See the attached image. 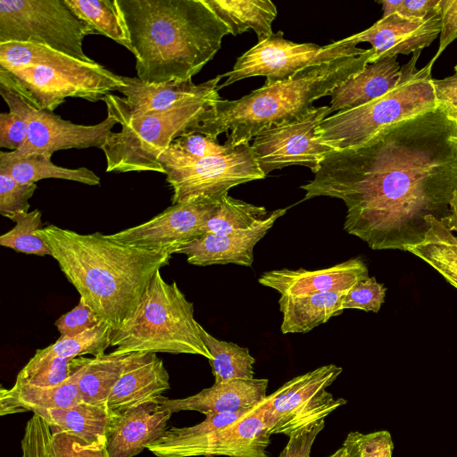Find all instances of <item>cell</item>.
Segmentation results:
<instances>
[{
  "instance_id": "obj_1",
  "label": "cell",
  "mask_w": 457,
  "mask_h": 457,
  "mask_svg": "<svg viewBox=\"0 0 457 457\" xmlns=\"http://www.w3.org/2000/svg\"><path fill=\"white\" fill-rule=\"evenodd\" d=\"M313 174L300 187L303 201L341 199L348 234L373 250L407 251L423 240L428 218L457 214V123L437 107L333 150Z\"/></svg>"
},
{
  "instance_id": "obj_2",
  "label": "cell",
  "mask_w": 457,
  "mask_h": 457,
  "mask_svg": "<svg viewBox=\"0 0 457 457\" xmlns=\"http://www.w3.org/2000/svg\"><path fill=\"white\" fill-rule=\"evenodd\" d=\"M68 281L112 330L127 322L167 253L121 244L100 232L79 234L51 224L37 232Z\"/></svg>"
},
{
  "instance_id": "obj_3",
  "label": "cell",
  "mask_w": 457,
  "mask_h": 457,
  "mask_svg": "<svg viewBox=\"0 0 457 457\" xmlns=\"http://www.w3.org/2000/svg\"><path fill=\"white\" fill-rule=\"evenodd\" d=\"M136 58L149 84L192 79L230 34L205 0H117Z\"/></svg>"
},
{
  "instance_id": "obj_4",
  "label": "cell",
  "mask_w": 457,
  "mask_h": 457,
  "mask_svg": "<svg viewBox=\"0 0 457 457\" xmlns=\"http://www.w3.org/2000/svg\"><path fill=\"white\" fill-rule=\"evenodd\" d=\"M373 54L369 48L361 54L308 66L237 100H214L200 116L196 133L217 139L230 130L225 145L235 148L249 144L261 131L308 114L315 108L314 101L330 96L337 86L361 72Z\"/></svg>"
},
{
  "instance_id": "obj_5",
  "label": "cell",
  "mask_w": 457,
  "mask_h": 457,
  "mask_svg": "<svg viewBox=\"0 0 457 457\" xmlns=\"http://www.w3.org/2000/svg\"><path fill=\"white\" fill-rule=\"evenodd\" d=\"M194 312L177 283L166 282L157 270L131 318L112 331V353H187L211 361Z\"/></svg>"
},
{
  "instance_id": "obj_6",
  "label": "cell",
  "mask_w": 457,
  "mask_h": 457,
  "mask_svg": "<svg viewBox=\"0 0 457 457\" xmlns=\"http://www.w3.org/2000/svg\"><path fill=\"white\" fill-rule=\"evenodd\" d=\"M220 95L188 99L162 112L130 115L119 102V96H104L107 113L120 125L119 132L106 138L101 150L106 160V172L155 171L164 174L158 157L173 140L196 133L202 113Z\"/></svg>"
},
{
  "instance_id": "obj_7",
  "label": "cell",
  "mask_w": 457,
  "mask_h": 457,
  "mask_svg": "<svg viewBox=\"0 0 457 457\" xmlns=\"http://www.w3.org/2000/svg\"><path fill=\"white\" fill-rule=\"evenodd\" d=\"M421 51L401 68L395 86L376 100L325 118L316 129L319 140L334 150L358 147L378 131L406 119L437 108L430 61L416 67Z\"/></svg>"
},
{
  "instance_id": "obj_8",
  "label": "cell",
  "mask_w": 457,
  "mask_h": 457,
  "mask_svg": "<svg viewBox=\"0 0 457 457\" xmlns=\"http://www.w3.org/2000/svg\"><path fill=\"white\" fill-rule=\"evenodd\" d=\"M158 161L173 192L172 205L219 204L231 187L265 178L250 144L204 158L169 146Z\"/></svg>"
},
{
  "instance_id": "obj_9",
  "label": "cell",
  "mask_w": 457,
  "mask_h": 457,
  "mask_svg": "<svg viewBox=\"0 0 457 457\" xmlns=\"http://www.w3.org/2000/svg\"><path fill=\"white\" fill-rule=\"evenodd\" d=\"M3 69V68H0ZM7 79L35 107L54 111L68 97L89 102L119 91L121 76L93 62L72 59L68 62L0 70Z\"/></svg>"
},
{
  "instance_id": "obj_10",
  "label": "cell",
  "mask_w": 457,
  "mask_h": 457,
  "mask_svg": "<svg viewBox=\"0 0 457 457\" xmlns=\"http://www.w3.org/2000/svg\"><path fill=\"white\" fill-rule=\"evenodd\" d=\"M88 35L96 33L64 0H0V43L44 45L93 62L82 47Z\"/></svg>"
},
{
  "instance_id": "obj_11",
  "label": "cell",
  "mask_w": 457,
  "mask_h": 457,
  "mask_svg": "<svg viewBox=\"0 0 457 457\" xmlns=\"http://www.w3.org/2000/svg\"><path fill=\"white\" fill-rule=\"evenodd\" d=\"M366 49L347 37L327 46L313 43H295L283 37L278 31L237 58L233 69L221 74L226 81L218 90L243 79L265 76V83H274L291 78L299 71L335 60L339 57L361 54Z\"/></svg>"
},
{
  "instance_id": "obj_12",
  "label": "cell",
  "mask_w": 457,
  "mask_h": 457,
  "mask_svg": "<svg viewBox=\"0 0 457 457\" xmlns=\"http://www.w3.org/2000/svg\"><path fill=\"white\" fill-rule=\"evenodd\" d=\"M342 368L328 364L299 375L266 398L264 420L270 435L294 432L324 420L347 401L335 398L327 388Z\"/></svg>"
},
{
  "instance_id": "obj_13",
  "label": "cell",
  "mask_w": 457,
  "mask_h": 457,
  "mask_svg": "<svg viewBox=\"0 0 457 457\" xmlns=\"http://www.w3.org/2000/svg\"><path fill=\"white\" fill-rule=\"evenodd\" d=\"M0 94L9 107L28 124V139L18 151L22 154H45L48 156L59 150L102 148L112 129L118 124L110 113L95 125H80L62 120L52 112L32 105L4 78L0 77Z\"/></svg>"
},
{
  "instance_id": "obj_14",
  "label": "cell",
  "mask_w": 457,
  "mask_h": 457,
  "mask_svg": "<svg viewBox=\"0 0 457 457\" xmlns=\"http://www.w3.org/2000/svg\"><path fill=\"white\" fill-rule=\"evenodd\" d=\"M266 398L228 426L193 436L162 434L146 449L157 457H270Z\"/></svg>"
},
{
  "instance_id": "obj_15",
  "label": "cell",
  "mask_w": 457,
  "mask_h": 457,
  "mask_svg": "<svg viewBox=\"0 0 457 457\" xmlns=\"http://www.w3.org/2000/svg\"><path fill=\"white\" fill-rule=\"evenodd\" d=\"M329 114L328 106L315 107L297 120L258 133L251 147L264 175L294 165L308 167L314 172L334 150L316 136L317 127Z\"/></svg>"
},
{
  "instance_id": "obj_16",
  "label": "cell",
  "mask_w": 457,
  "mask_h": 457,
  "mask_svg": "<svg viewBox=\"0 0 457 457\" xmlns=\"http://www.w3.org/2000/svg\"><path fill=\"white\" fill-rule=\"evenodd\" d=\"M219 204H174L142 224L108 236L121 244L171 255L205 234L204 227Z\"/></svg>"
},
{
  "instance_id": "obj_17",
  "label": "cell",
  "mask_w": 457,
  "mask_h": 457,
  "mask_svg": "<svg viewBox=\"0 0 457 457\" xmlns=\"http://www.w3.org/2000/svg\"><path fill=\"white\" fill-rule=\"evenodd\" d=\"M440 30L441 15L407 19L394 13L347 38L356 44L370 43L374 54L369 63H374L386 57L422 51L437 37Z\"/></svg>"
},
{
  "instance_id": "obj_18",
  "label": "cell",
  "mask_w": 457,
  "mask_h": 457,
  "mask_svg": "<svg viewBox=\"0 0 457 457\" xmlns=\"http://www.w3.org/2000/svg\"><path fill=\"white\" fill-rule=\"evenodd\" d=\"M160 399L112 411L106 435L109 457H134L162 436L172 412Z\"/></svg>"
},
{
  "instance_id": "obj_19",
  "label": "cell",
  "mask_w": 457,
  "mask_h": 457,
  "mask_svg": "<svg viewBox=\"0 0 457 457\" xmlns=\"http://www.w3.org/2000/svg\"><path fill=\"white\" fill-rule=\"evenodd\" d=\"M368 277L365 262L355 257L322 270L285 268L267 271L261 275L258 282L277 290L281 295L297 296L348 291L356 282Z\"/></svg>"
},
{
  "instance_id": "obj_20",
  "label": "cell",
  "mask_w": 457,
  "mask_h": 457,
  "mask_svg": "<svg viewBox=\"0 0 457 457\" xmlns=\"http://www.w3.org/2000/svg\"><path fill=\"white\" fill-rule=\"evenodd\" d=\"M287 209L271 212L269 217L245 231L228 234H204L179 248L176 253L187 256L188 263L197 266L235 263L250 267L253 248Z\"/></svg>"
},
{
  "instance_id": "obj_21",
  "label": "cell",
  "mask_w": 457,
  "mask_h": 457,
  "mask_svg": "<svg viewBox=\"0 0 457 457\" xmlns=\"http://www.w3.org/2000/svg\"><path fill=\"white\" fill-rule=\"evenodd\" d=\"M169 380L164 363L156 353H128L122 373L110 394L108 409L116 412L157 401L170 388Z\"/></svg>"
},
{
  "instance_id": "obj_22",
  "label": "cell",
  "mask_w": 457,
  "mask_h": 457,
  "mask_svg": "<svg viewBox=\"0 0 457 457\" xmlns=\"http://www.w3.org/2000/svg\"><path fill=\"white\" fill-rule=\"evenodd\" d=\"M221 75L201 84L192 79L149 84L137 78L121 76L124 85L119 89L124 97L119 102L130 115H142L151 112L169 110L188 99L219 94Z\"/></svg>"
},
{
  "instance_id": "obj_23",
  "label": "cell",
  "mask_w": 457,
  "mask_h": 457,
  "mask_svg": "<svg viewBox=\"0 0 457 457\" xmlns=\"http://www.w3.org/2000/svg\"><path fill=\"white\" fill-rule=\"evenodd\" d=\"M269 380L266 378L233 379L214 382L199 393L179 399L162 396L160 401L172 413L196 411L207 413L237 411L251 408L262 402L267 395Z\"/></svg>"
},
{
  "instance_id": "obj_24",
  "label": "cell",
  "mask_w": 457,
  "mask_h": 457,
  "mask_svg": "<svg viewBox=\"0 0 457 457\" xmlns=\"http://www.w3.org/2000/svg\"><path fill=\"white\" fill-rule=\"evenodd\" d=\"M71 375L54 386H34L17 384L10 388L1 387V415L33 411L35 409L69 408L83 403L78 382L82 373L80 357L71 361Z\"/></svg>"
},
{
  "instance_id": "obj_25",
  "label": "cell",
  "mask_w": 457,
  "mask_h": 457,
  "mask_svg": "<svg viewBox=\"0 0 457 457\" xmlns=\"http://www.w3.org/2000/svg\"><path fill=\"white\" fill-rule=\"evenodd\" d=\"M401 68L397 56L367 64L361 72L331 92L329 112L358 108L382 96L397 83Z\"/></svg>"
},
{
  "instance_id": "obj_26",
  "label": "cell",
  "mask_w": 457,
  "mask_h": 457,
  "mask_svg": "<svg viewBox=\"0 0 457 457\" xmlns=\"http://www.w3.org/2000/svg\"><path fill=\"white\" fill-rule=\"evenodd\" d=\"M21 457H109L105 446L91 445L64 432L54 431L33 413L21 441Z\"/></svg>"
},
{
  "instance_id": "obj_27",
  "label": "cell",
  "mask_w": 457,
  "mask_h": 457,
  "mask_svg": "<svg viewBox=\"0 0 457 457\" xmlns=\"http://www.w3.org/2000/svg\"><path fill=\"white\" fill-rule=\"evenodd\" d=\"M54 431L64 432L91 445L105 446L112 411L86 403L69 408L35 409Z\"/></svg>"
},
{
  "instance_id": "obj_28",
  "label": "cell",
  "mask_w": 457,
  "mask_h": 457,
  "mask_svg": "<svg viewBox=\"0 0 457 457\" xmlns=\"http://www.w3.org/2000/svg\"><path fill=\"white\" fill-rule=\"evenodd\" d=\"M346 292L281 295L278 304L283 314L282 334L307 333L332 317L340 315L344 311L342 304Z\"/></svg>"
},
{
  "instance_id": "obj_29",
  "label": "cell",
  "mask_w": 457,
  "mask_h": 457,
  "mask_svg": "<svg viewBox=\"0 0 457 457\" xmlns=\"http://www.w3.org/2000/svg\"><path fill=\"white\" fill-rule=\"evenodd\" d=\"M428 229L423 240L407 249L436 270L457 288V214L453 217L427 220Z\"/></svg>"
},
{
  "instance_id": "obj_30",
  "label": "cell",
  "mask_w": 457,
  "mask_h": 457,
  "mask_svg": "<svg viewBox=\"0 0 457 457\" xmlns=\"http://www.w3.org/2000/svg\"><path fill=\"white\" fill-rule=\"evenodd\" d=\"M0 170L22 184H36L44 179H59L88 186L100 185V178L86 167L69 169L58 166L45 154H22L18 151L0 152Z\"/></svg>"
},
{
  "instance_id": "obj_31",
  "label": "cell",
  "mask_w": 457,
  "mask_h": 457,
  "mask_svg": "<svg viewBox=\"0 0 457 457\" xmlns=\"http://www.w3.org/2000/svg\"><path fill=\"white\" fill-rule=\"evenodd\" d=\"M215 14L237 36L253 29L258 40L270 37L277 8L270 0H205Z\"/></svg>"
},
{
  "instance_id": "obj_32",
  "label": "cell",
  "mask_w": 457,
  "mask_h": 457,
  "mask_svg": "<svg viewBox=\"0 0 457 457\" xmlns=\"http://www.w3.org/2000/svg\"><path fill=\"white\" fill-rule=\"evenodd\" d=\"M111 336L112 328L104 322H101L76 337L61 336L49 346L37 350L17 377H26L55 357L74 359L85 354H91L94 357L103 355L105 350L111 346Z\"/></svg>"
},
{
  "instance_id": "obj_33",
  "label": "cell",
  "mask_w": 457,
  "mask_h": 457,
  "mask_svg": "<svg viewBox=\"0 0 457 457\" xmlns=\"http://www.w3.org/2000/svg\"><path fill=\"white\" fill-rule=\"evenodd\" d=\"M125 356L112 353L93 358L80 356L82 373L78 386L83 403L108 408V399L122 373Z\"/></svg>"
},
{
  "instance_id": "obj_34",
  "label": "cell",
  "mask_w": 457,
  "mask_h": 457,
  "mask_svg": "<svg viewBox=\"0 0 457 457\" xmlns=\"http://www.w3.org/2000/svg\"><path fill=\"white\" fill-rule=\"evenodd\" d=\"M96 34L107 37L134 54L129 32L117 0H64Z\"/></svg>"
},
{
  "instance_id": "obj_35",
  "label": "cell",
  "mask_w": 457,
  "mask_h": 457,
  "mask_svg": "<svg viewBox=\"0 0 457 457\" xmlns=\"http://www.w3.org/2000/svg\"><path fill=\"white\" fill-rule=\"evenodd\" d=\"M199 329L212 356L209 362L215 382L254 378L255 359L250 354L248 348L232 342L219 340L208 333L202 325H199Z\"/></svg>"
},
{
  "instance_id": "obj_36",
  "label": "cell",
  "mask_w": 457,
  "mask_h": 457,
  "mask_svg": "<svg viewBox=\"0 0 457 457\" xmlns=\"http://www.w3.org/2000/svg\"><path fill=\"white\" fill-rule=\"evenodd\" d=\"M270 212L263 206H256L226 195L208 220L205 234H228L245 231L265 220Z\"/></svg>"
},
{
  "instance_id": "obj_37",
  "label": "cell",
  "mask_w": 457,
  "mask_h": 457,
  "mask_svg": "<svg viewBox=\"0 0 457 457\" xmlns=\"http://www.w3.org/2000/svg\"><path fill=\"white\" fill-rule=\"evenodd\" d=\"M41 216L37 209L14 216L16 225L0 237V245L26 254L52 256L48 245L37 235L44 228Z\"/></svg>"
},
{
  "instance_id": "obj_38",
  "label": "cell",
  "mask_w": 457,
  "mask_h": 457,
  "mask_svg": "<svg viewBox=\"0 0 457 457\" xmlns=\"http://www.w3.org/2000/svg\"><path fill=\"white\" fill-rule=\"evenodd\" d=\"M342 447L345 457H392L394 443L386 430L368 434L353 431L346 436Z\"/></svg>"
},
{
  "instance_id": "obj_39",
  "label": "cell",
  "mask_w": 457,
  "mask_h": 457,
  "mask_svg": "<svg viewBox=\"0 0 457 457\" xmlns=\"http://www.w3.org/2000/svg\"><path fill=\"white\" fill-rule=\"evenodd\" d=\"M37 187V184L20 183L0 170V213L12 220L17 214L29 212V200Z\"/></svg>"
},
{
  "instance_id": "obj_40",
  "label": "cell",
  "mask_w": 457,
  "mask_h": 457,
  "mask_svg": "<svg viewBox=\"0 0 457 457\" xmlns=\"http://www.w3.org/2000/svg\"><path fill=\"white\" fill-rule=\"evenodd\" d=\"M386 288L375 277H368L356 282L345 295L343 310L357 309L378 312L385 302Z\"/></svg>"
},
{
  "instance_id": "obj_41",
  "label": "cell",
  "mask_w": 457,
  "mask_h": 457,
  "mask_svg": "<svg viewBox=\"0 0 457 457\" xmlns=\"http://www.w3.org/2000/svg\"><path fill=\"white\" fill-rule=\"evenodd\" d=\"M71 360L62 357L53 358L26 377H17L15 383L42 387L60 385L71 375Z\"/></svg>"
},
{
  "instance_id": "obj_42",
  "label": "cell",
  "mask_w": 457,
  "mask_h": 457,
  "mask_svg": "<svg viewBox=\"0 0 457 457\" xmlns=\"http://www.w3.org/2000/svg\"><path fill=\"white\" fill-rule=\"evenodd\" d=\"M103 322L96 313L79 298V304L62 314L55 326L63 337H76Z\"/></svg>"
},
{
  "instance_id": "obj_43",
  "label": "cell",
  "mask_w": 457,
  "mask_h": 457,
  "mask_svg": "<svg viewBox=\"0 0 457 457\" xmlns=\"http://www.w3.org/2000/svg\"><path fill=\"white\" fill-rule=\"evenodd\" d=\"M170 146L195 158L219 155L232 149L199 133L183 135L173 140Z\"/></svg>"
},
{
  "instance_id": "obj_44",
  "label": "cell",
  "mask_w": 457,
  "mask_h": 457,
  "mask_svg": "<svg viewBox=\"0 0 457 457\" xmlns=\"http://www.w3.org/2000/svg\"><path fill=\"white\" fill-rule=\"evenodd\" d=\"M251 408L243 409L237 411L207 413L205 414V420L195 426L184 428L173 427L166 429L163 434L171 436H193L212 432L235 422L249 411Z\"/></svg>"
},
{
  "instance_id": "obj_45",
  "label": "cell",
  "mask_w": 457,
  "mask_h": 457,
  "mask_svg": "<svg viewBox=\"0 0 457 457\" xmlns=\"http://www.w3.org/2000/svg\"><path fill=\"white\" fill-rule=\"evenodd\" d=\"M28 124L20 115L8 112L0 113V147L19 151L28 139Z\"/></svg>"
},
{
  "instance_id": "obj_46",
  "label": "cell",
  "mask_w": 457,
  "mask_h": 457,
  "mask_svg": "<svg viewBox=\"0 0 457 457\" xmlns=\"http://www.w3.org/2000/svg\"><path fill=\"white\" fill-rule=\"evenodd\" d=\"M324 427L325 420L292 433L278 457H310L312 445Z\"/></svg>"
},
{
  "instance_id": "obj_47",
  "label": "cell",
  "mask_w": 457,
  "mask_h": 457,
  "mask_svg": "<svg viewBox=\"0 0 457 457\" xmlns=\"http://www.w3.org/2000/svg\"><path fill=\"white\" fill-rule=\"evenodd\" d=\"M432 83L437 107L457 123V73Z\"/></svg>"
},
{
  "instance_id": "obj_48",
  "label": "cell",
  "mask_w": 457,
  "mask_h": 457,
  "mask_svg": "<svg viewBox=\"0 0 457 457\" xmlns=\"http://www.w3.org/2000/svg\"><path fill=\"white\" fill-rule=\"evenodd\" d=\"M441 30L439 47L433 62L457 37V0H441Z\"/></svg>"
},
{
  "instance_id": "obj_49",
  "label": "cell",
  "mask_w": 457,
  "mask_h": 457,
  "mask_svg": "<svg viewBox=\"0 0 457 457\" xmlns=\"http://www.w3.org/2000/svg\"><path fill=\"white\" fill-rule=\"evenodd\" d=\"M441 0H398L396 13L407 19L441 15Z\"/></svg>"
},
{
  "instance_id": "obj_50",
  "label": "cell",
  "mask_w": 457,
  "mask_h": 457,
  "mask_svg": "<svg viewBox=\"0 0 457 457\" xmlns=\"http://www.w3.org/2000/svg\"><path fill=\"white\" fill-rule=\"evenodd\" d=\"M328 457H345L343 447L341 446L339 449H337L335 453H333Z\"/></svg>"
},
{
  "instance_id": "obj_51",
  "label": "cell",
  "mask_w": 457,
  "mask_h": 457,
  "mask_svg": "<svg viewBox=\"0 0 457 457\" xmlns=\"http://www.w3.org/2000/svg\"><path fill=\"white\" fill-rule=\"evenodd\" d=\"M455 73H457V64L454 67Z\"/></svg>"
}]
</instances>
